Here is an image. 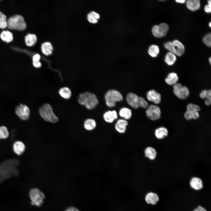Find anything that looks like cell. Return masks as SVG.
<instances>
[{"label": "cell", "instance_id": "cell-34", "mask_svg": "<svg viewBox=\"0 0 211 211\" xmlns=\"http://www.w3.org/2000/svg\"><path fill=\"white\" fill-rule=\"evenodd\" d=\"M200 96L202 99H211V91L203 90L200 93Z\"/></svg>", "mask_w": 211, "mask_h": 211}, {"label": "cell", "instance_id": "cell-9", "mask_svg": "<svg viewBox=\"0 0 211 211\" xmlns=\"http://www.w3.org/2000/svg\"><path fill=\"white\" fill-rule=\"evenodd\" d=\"M169 29V25L166 23H162L154 26L152 28V31L155 37L161 38L166 35Z\"/></svg>", "mask_w": 211, "mask_h": 211}, {"label": "cell", "instance_id": "cell-21", "mask_svg": "<svg viewBox=\"0 0 211 211\" xmlns=\"http://www.w3.org/2000/svg\"><path fill=\"white\" fill-rule=\"evenodd\" d=\"M119 114L120 117L126 120L130 119L132 116V112L131 109L126 108L123 107L119 110Z\"/></svg>", "mask_w": 211, "mask_h": 211}, {"label": "cell", "instance_id": "cell-47", "mask_svg": "<svg viewBox=\"0 0 211 211\" xmlns=\"http://www.w3.org/2000/svg\"><path fill=\"white\" fill-rule=\"evenodd\" d=\"M211 57H210L209 58V62H210V64H211Z\"/></svg>", "mask_w": 211, "mask_h": 211}, {"label": "cell", "instance_id": "cell-13", "mask_svg": "<svg viewBox=\"0 0 211 211\" xmlns=\"http://www.w3.org/2000/svg\"><path fill=\"white\" fill-rule=\"evenodd\" d=\"M128 122L127 120L123 119H118L116 122L115 128V130L119 133H125L127 130Z\"/></svg>", "mask_w": 211, "mask_h": 211}, {"label": "cell", "instance_id": "cell-18", "mask_svg": "<svg viewBox=\"0 0 211 211\" xmlns=\"http://www.w3.org/2000/svg\"><path fill=\"white\" fill-rule=\"evenodd\" d=\"M178 77L175 72H171L169 74L165 79V81L169 85H174L177 83Z\"/></svg>", "mask_w": 211, "mask_h": 211}, {"label": "cell", "instance_id": "cell-1", "mask_svg": "<svg viewBox=\"0 0 211 211\" xmlns=\"http://www.w3.org/2000/svg\"><path fill=\"white\" fill-rule=\"evenodd\" d=\"M41 117L46 121L52 123L57 122L59 119L54 113L51 106L48 103L44 104L39 109Z\"/></svg>", "mask_w": 211, "mask_h": 211}, {"label": "cell", "instance_id": "cell-22", "mask_svg": "<svg viewBox=\"0 0 211 211\" xmlns=\"http://www.w3.org/2000/svg\"><path fill=\"white\" fill-rule=\"evenodd\" d=\"M168 130L164 127H160L156 129L155 131L156 137L158 139H162L167 136Z\"/></svg>", "mask_w": 211, "mask_h": 211}, {"label": "cell", "instance_id": "cell-3", "mask_svg": "<svg viewBox=\"0 0 211 211\" xmlns=\"http://www.w3.org/2000/svg\"><path fill=\"white\" fill-rule=\"evenodd\" d=\"M105 99L107 106L109 108H112L115 106L116 102L122 101L123 97L119 91L114 89H111L106 93Z\"/></svg>", "mask_w": 211, "mask_h": 211}, {"label": "cell", "instance_id": "cell-4", "mask_svg": "<svg viewBox=\"0 0 211 211\" xmlns=\"http://www.w3.org/2000/svg\"><path fill=\"white\" fill-rule=\"evenodd\" d=\"M164 45L166 49L169 52L179 57L182 55L185 51L184 45L177 40L172 42H167L164 43Z\"/></svg>", "mask_w": 211, "mask_h": 211}, {"label": "cell", "instance_id": "cell-25", "mask_svg": "<svg viewBox=\"0 0 211 211\" xmlns=\"http://www.w3.org/2000/svg\"><path fill=\"white\" fill-rule=\"evenodd\" d=\"M41 49L42 53L44 54L47 55L52 53L53 48L50 42H45L42 44Z\"/></svg>", "mask_w": 211, "mask_h": 211}, {"label": "cell", "instance_id": "cell-35", "mask_svg": "<svg viewBox=\"0 0 211 211\" xmlns=\"http://www.w3.org/2000/svg\"><path fill=\"white\" fill-rule=\"evenodd\" d=\"M138 106L143 108H147L148 106V102L142 97L139 96L138 100Z\"/></svg>", "mask_w": 211, "mask_h": 211}, {"label": "cell", "instance_id": "cell-17", "mask_svg": "<svg viewBox=\"0 0 211 211\" xmlns=\"http://www.w3.org/2000/svg\"><path fill=\"white\" fill-rule=\"evenodd\" d=\"M13 148L15 153L18 155H21L25 150V146L22 142L17 141L13 143Z\"/></svg>", "mask_w": 211, "mask_h": 211}, {"label": "cell", "instance_id": "cell-20", "mask_svg": "<svg viewBox=\"0 0 211 211\" xmlns=\"http://www.w3.org/2000/svg\"><path fill=\"white\" fill-rule=\"evenodd\" d=\"M145 156L150 160L154 159L157 155L156 149L151 147H148L146 148L144 151Z\"/></svg>", "mask_w": 211, "mask_h": 211}, {"label": "cell", "instance_id": "cell-32", "mask_svg": "<svg viewBox=\"0 0 211 211\" xmlns=\"http://www.w3.org/2000/svg\"><path fill=\"white\" fill-rule=\"evenodd\" d=\"M7 27L6 16L0 11V28L4 29Z\"/></svg>", "mask_w": 211, "mask_h": 211}, {"label": "cell", "instance_id": "cell-40", "mask_svg": "<svg viewBox=\"0 0 211 211\" xmlns=\"http://www.w3.org/2000/svg\"><path fill=\"white\" fill-rule=\"evenodd\" d=\"M40 55L38 54H35L32 57L33 62H37L40 61Z\"/></svg>", "mask_w": 211, "mask_h": 211}, {"label": "cell", "instance_id": "cell-5", "mask_svg": "<svg viewBox=\"0 0 211 211\" xmlns=\"http://www.w3.org/2000/svg\"><path fill=\"white\" fill-rule=\"evenodd\" d=\"M29 196L31 200V204L37 207L41 206L45 198L44 193L37 188L30 189Z\"/></svg>", "mask_w": 211, "mask_h": 211}, {"label": "cell", "instance_id": "cell-8", "mask_svg": "<svg viewBox=\"0 0 211 211\" xmlns=\"http://www.w3.org/2000/svg\"><path fill=\"white\" fill-rule=\"evenodd\" d=\"M15 112L16 114L21 120H26L30 117V110L27 105L20 103L15 108Z\"/></svg>", "mask_w": 211, "mask_h": 211}, {"label": "cell", "instance_id": "cell-14", "mask_svg": "<svg viewBox=\"0 0 211 211\" xmlns=\"http://www.w3.org/2000/svg\"><path fill=\"white\" fill-rule=\"evenodd\" d=\"M145 200L147 204L155 205L159 201V198L156 193L150 192L147 193L145 195Z\"/></svg>", "mask_w": 211, "mask_h": 211}, {"label": "cell", "instance_id": "cell-6", "mask_svg": "<svg viewBox=\"0 0 211 211\" xmlns=\"http://www.w3.org/2000/svg\"><path fill=\"white\" fill-rule=\"evenodd\" d=\"M173 92L176 97L182 100L186 99L190 93L187 87L178 83L173 85Z\"/></svg>", "mask_w": 211, "mask_h": 211}, {"label": "cell", "instance_id": "cell-19", "mask_svg": "<svg viewBox=\"0 0 211 211\" xmlns=\"http://www.w3.org/2000/svg\"><path fill=\"white\" fill-rule=\"evenodd\" d=\"M187 8L192 11L198 10L200 8V2L199 0H188L186 2Z\"/></svg>", "mask_w": 211, "mask_h": 211}, {"label": "cell", "instance_id": "cell-11", "mask_svg": "<svg viewBox=\"0 0 211 211\" xmlns=\"http://www.w3.org/2000/svg\"><path fill=\"white\" fill-rule=\"evenodd\" d=\"M147 99L155 104L160 103L161 100L160 94L154 90L149 91L146 94Z\"/></svg>", "mask_w": 211, "mask_h": 211}, {"label": "cell", "instance_id": "cell-48", "mask_svg": "<svg viewBox=\"0 0 211 211\" xmlns=\"http://www.w3.org/2000/svg\"><path fill=\"white\" fill-rule=\"evenodd\" d=\"M209 26L210 27H211V23L210 22L209 23Z\"/></svg>", "mask_w": 211, "mask_h": 211}, {"label": "cell", "instance_id": "cell-38", "mask_svg": "<svg viewBox=\"0 0 211 211\" xmlns=\"http://www.w3.org/2000/svg\"><path fill=\"white\" fill-rule=\"evenodd\" d=\"M185 118L188 120H190L193 119V112L192 111L187 110L184 114Z\"/></svg>", "mask_w": 211, "mask_h": 211}, {"label": "cell", "instance_id": "cell-33", "mask_svg": "<svg viewBox=\"0 0 211 211\" xmlns=\"http://www.w3.org/2000/svg\"><path fill=\"white\" fill-rule=\"evenodd\" d=\"M9 132L7 127L5 126H0V139H5L8 137Z\"/></svg>", "mask_w": 211, "mask_h": 211}, {"label": "cell", "instance_id": "cell-31", "mask_svg": "<svg viewBox=\"0 0 211 211\" xmlns=\"http://www.w3.org/2000/svg\"><path fill=\"white\" fill-rule=\"evenodd\" d=\"M89 93V92L86 91L79 94L78 98V101L80 105L85 106Z\"/></svg>", "mask_w": 211, "mask_h": 211}, {"label": "cell", "instance_id": "cell-12", "mask_svg": "<svg viewBox=\"0 0 211 211\" xmlns=\"http://www.w3.org/2000/svg\"><path fill=\"white\" fill-rule=\"evenodd\" d=\"M139 96L132 92L128 93L126 96V100L128 104L133 108H138V100Z\"/></svg>", "mask_w": 211, "mask_h": 211}, {"label": "cell", "instance_id": "cell-24", "mask_svg": "<svg viewBox=\"0 0 211 211\" xmlns=\"http://www.w3.org/2000/svg\"><path fill=\"white\" fill-rule=\"evenodd\" d=\"M59 93L63 98L66 99H69L72 96V92L70 89L67 87H63L61 88L59 91Z\"/></svg>", "mask_w": 211, "mask_h": 211}, {"label": "cell", "instance_id": "cell-26", "mask_svg": "<svg viewBox=\"0 0 211 211\" xmlns=\"http://www.w3.org/2000/svg\"><path fill=\"white\" fill-rule=\"evenodd\" d=\"M37 38L36 35L33 34H28L25 38V41L26 45L28 46L34 45L36 42Z\"/></svg>", "mask_w": 211, "mask_h": 211}, {"label": "cell", "instance_id": "cell-41", "mask_svg": "<svg viewBox=\"0 0 211 211\" xmlns=\"http://www.w3.org/2000/svg\"><path fill=\"white\" fill-rule=\"evenodd\" d=\"M193 211H207V210L203 207L199 205L194 209Z\"/></svg>", "mask_w": 211, "mask_h": 211}, {"label": "cell", "instance_id": "cell-7", "mask_svg": "<svg viewBox=\"0 0 211 211\" xmlns=\"http://www.w3.org/2000/svg\"><path fill=\"white\" fill-rule=\"evenodd\" d=\"M146 113L147 117L152 120H158L161 117L160 109L156 105H151L148 106Z\"/></svg>", "mask_w": 211, "mask_h": 211}, {"label": "cell", "instance_id": "cell-45", "mask_svg": "<svg viewBox=\"0 0 211 211\" xmlns=\"http://www.w3.org/2000/svg\"><path fill=\"white\" fill-rule=\"evenodd\" d=\"M205 103L206 105H210L211 103V99H205Z\"/></svg>", "mask_w": 211, "mask_h": 211}, {"label": "cell", "instance_id": "cell-43", "mask_svg": "<svg viewBox=\"0 0 211 211\" xmlns=\"http://www.w3.org/2000/svg\"><path fill=\"white\" fill-rule=\"evenodd\" d=\"M33 66L36 68L40 67L42 65L41 63L40 62H33Z\"/></svg>", "mask_w": 211, "mask_h": 211}, {"label": "cell", "instance_id": "cell-36", "mask_svg": "<svg viewBox=\"0 0 211 211\" xmlns=\"http://www.w3.org/2000/svg\"><path fill=\"white\" fill-rule=\"evenodd\" d=\"M187 110L191 111H196L199 112L200 110V106L197 105L193 103L188 104L187 106Z\"/></svg>", "mask_w": 211, "mask_h": 211}, {"label": "cell", "instance_id": "cell-27", "mask_svg": "<svg viewBox=\"0 0 211 211\" xmlns=\"http://www.w3.org/2000/svg\"><path fill=\"white\" fill-rule=\"evenodd\" d=\"M176 60V57L175 55L170 52H168L165 56L164 61L165 62L169 65H173Z\"/></svg>", "mask_w": 211, "mask_h": 211}, {"label": "cell", "instance_id": "cell-29", "mask_svg": "<svg viewBox=\"0 0 211 211\" xmlns=\"http://www.w3.org/2000/svg\"><path fill=\"white\" fill-rule=\"evenodd\" d=\"M159 52V47L156 45H152L149 46L148 50L149 54L152 57H156Z\"/></svg>", "mask_w": 211, "mask_h": 211}, {"label": "cell", "instance_id": "cell-30", "mask_svg": "<svg viewBox=\"0 0 211 211\" xmlns=\"http://www.w3.org/2000/svg\"><path fill=\"white\" fill-rule=\"evenodd\" d=\"M100 18L99 15L94 11H91L87 15V19L91 23H96L97 19Z\"/></svg>", "mask_w": 211, "mask_h": 211}, {"label": "cell", "instance_id": "cell-37", "mask_svg": "<svg viewBox=\"0 0 211 211\" xmlns=\"http://www.w3.org/2000/svg\"><path fill=\"white\" fill-rule=\"evenodd\" d=\"M211 34L210 33L206 35L203 38V42L207 46L211 47Z\"/></svg>", "mask_w": 211, "mask_h": 211}, {"label": "cell", "instance_id": "cell-10", "mask_svg": "<svg viewBox=\"0 0 211 211\" xmlns=\"http://www.w3.org/2000/svg\"><path fill=\"white\" fill-rule=\"evenodd\" d=\"M98 103V101L96 96L94 93L89 92L85 105L89 110L95 108Z\"/></svg>", "mask_w": 211, "mask_h": 211}, {"label": "cell", "instance_id": "cell-39", "mask_svg": "<svg viewBox=\"0 0 211 211\" xmlns=\"http://www.w3.org/2000/svg\"><path fill=\"white\" fill-rule=\"evenodd\" d=\"M208 4L206 5L205 6L204 10L205 12L207 13H210L211 12V1H208Z\"/></svg>", "mask_w": 211, "mask_h": 211}, {"label": "cell", "instance_id": "cell-44", "mask_svg": "<svg viewBox=\"0 0 211 211\" xmlns=\"http://www.w3.org/2000/svg\"><path fill=\"white\" fill-rule=\"evenodd\" d=\"M64 211H80L77 208L74 207H70L66 209Z\"/></svg>", "mask_w": 211, "mask_h": 211}, {"label": "cell", "instance_id": "cell-15", "mask_svg": "<svg viewBox=\"0 0 211 211\" xmlns=\"http://www.w3.org/2000/svg\"><path fill=\"white\" fill-rule=\"evenodd\" d=\"M190 185L193 189L198 190L202 189L203 187V183L200 178L196 177L192 178L189 182Z\"/></svg>", "mask_w": 211, "mask_h": 211}, {"label": "cell", "instance_id": "cell-42", "mask_svg": "<svg viewBox=\"0 0 211 211\" xmlns=\"http://www.w3.org/2000/svg\"><path fill=\"white\" fill-rule=\"evenodd\" d=\"M193 112V119L196 120L199 117V112L196 111H192Z\"/></svg>", "mask_w": 211, "mask_h": 211}, {"label": "cell", "instance_id": "cell-2", "mask_svg": "<svg viewBox=\"0 0 211 211\" xmlns=\"http://www.w3.org/2000/svg\"><path fill=\"white\" fill-rule=\"evenodd\" d=\"M26 27L24 18L20 15H14L7 20V27L9 29L23 30L25 29Z\"/></svg>", "mask_w": 211, "mask_h": 211}, {"label": "cell", "instance_id": "cell-46", "mask_svg": "<svg viewBox=\"0 0 211 211\" xmlns=\"http://www.w3.org/2000/svg\"><path fill=\"white\" fill-rule=\"evenodd\" d=\"M186 0H176V1L177 3H184L186 1Z\"/></svg>", "mask_w": 211, "mask_h": 211}, {"label": "cell", "instance_id": "cell-28", "mask_svg": "<svg viewBox=\"0 0 211 211\" xmlns=\"http://www.w3.org/2000/svg\"><path fill=\"white\" fill-rule=\"evenodd\" d=\"M1 39L4 42H9L13 40V35L12 33L8 30L3 31L0 35Z\"/></svg>", "mask_w": 211, "mask_h": 211}, {"label": "cell", "instance_id": "cell-16", "mask_svg": "<svg viewBox=\"0 0 211 211\" xmlns=\"http://www.w3.org/2000/svg\"><path fill=\"white\" fill-rule=\"evenodd\" d=\"M103 118L106 122L112 123L117 119L118 115L116 111L115 110H108L105 112L103 115Z\"/></svg>", "mask_w": 211, "mask_h": 211}, {"label": "cell", "instance_id": "cell-23", "mask_svg": "<svg viewBox=\"0 0 211 211\" xmlns=\"http://www.w3.org/2000/svg\"><path fill=\"white\" fill-rule=\"evenodd\" d=\"M84 128L88 131H91L94 129L96 126V123L93 119L89 118L84 122Z\"/></svg>", "mask_w": 211, "mask_h": 211}]
</instances>
